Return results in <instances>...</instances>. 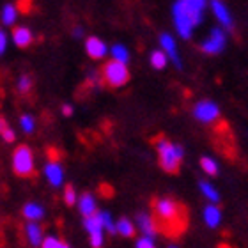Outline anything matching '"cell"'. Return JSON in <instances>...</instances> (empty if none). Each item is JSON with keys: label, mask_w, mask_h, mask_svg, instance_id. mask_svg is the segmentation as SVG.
Segmentation results:
<instances>
[{"label": "cell", "mask_w": 248, "mask_h": 248, "mask_svg": "<svg viewBox=\"0 0 248 248\" xmlns=\"http://www.w3.org/2000/svg\"><path fill=\"white\" fill-rule=\"evenodd\" d=\"M153 211H155V220L160 232H163L165 236L177 238L186 231L188 213L181 202L169 197H160L153 201Z\"/></svg>", "instance_id": "cell-1"}, {"label": "cell", "mask_w": 248, "mask_h": 248, "mask_svg": "<svg viewBox=\"0 0 248 248\" xmlns=\"http://www.w3.org/2000/svg\"><path fill=\"white\" fill-rule=\"evenodd\" d=\"M155 145H156V149H158L161 169H163L167 174H177V172H179V167H181L183 155H185V151H183L181 145L172 144L165 137H156Z\"/></svg>", "instance_id": "cell-2"}, {"label": "cell", "mask_w": 248, "mask_h": 248, "mask_svg": "<svg viewBox=\"0 0 248 248\" xmlns=\"http://www.w3.org/2000/svg\"><path fill=\"white\" fill-rule=\"evenodd\" d=\"M101 80H103V83H107L108 87H123V85H126L129 80V71L128 67H126V64L121 61H108L107 64L103 66V69H101Z\"/></svg>", "instance_id": "cell-3"}, {"label": "cell", "mask_w": 248, "mask_h": 248, "mask_svg": "<svg viewBox=\"0 0 248 248\" xmlns=\"http://www.w3.org/2000/svg\"><path fill=\"white\" fill-rule=\"evenodd\" d=\"M13 170L18 177H31L36 176V169H34V158H32V151L29 145H18L13 155Z\"/></svg>", "instance_id": "cell-4"}, {"label": "cell", "mask_w": 248, "mask_h": 248, "mask_svg": "<svg viewBox=\"0 0 248 248\" xmlns=\"http://www.w3.org/2000/svg\"><path fill=\"white\" fill-rule=\"evenodd\" d=\"M83 227L89 232V239H91V247L93 248H101L103 245V223L99 218V213H96L94 217L83 218Z\"/></svg>", "instance_id": "cell-5"}, {"label": "cell", "mask_w": 248, "mask_h": 248, "mask_svg": "<svg viewBox=\"0 0 248 248\" xmlns=\"http://www.w3.org/2000/svg\"><path fill=\"white\" fill-rule=\"evenodd\" d=\"M174 21H176V27L179 34L183 37H190L191 36V29L195 27V21L191 18V15L186 11V7L181 4V2H177L174 5Z\"/></svg>", "instance_id": "cell-6"}, {"label": "cell", "mask_w": 248, "mask_h": 248, "mask_svg": "<svg viewBox=\"0 0 248 248\" xmlns=\"http://www.w3.org/2000/svg\"><path fill=\"white\" fill-rule=\"evenodd\" d=\"M193 115L201 123H215V121L220 117V110L213 101H199L193 108Z\"/></svg>", "instance_id": "cell-7"}, {"label": "cell", "mask_w": 248, "mask_h": 248, "mask_svg": "<svg viewBox=\"0 0 248 248\" xmlns=\"http://www.w3.org/2000/svg\"><path fill=\"white\" fill-rule=\"evenodd\" d=\"M223 46H225V36H223V32L220 29H215L209 34V39L202 45V50L206 53H209V55H215V53L222 52Z\"/></svg>", "instance_id": "cell-8"}, {"label": "cell", "mask_w": 248, "mask_h": 248, "mask_svg": "<svg viewBox=\"0 0 248 248\" xmlns=\"http://www.w3.org/2000/svg\"><path fill=\"white\" fill-rule=\"evenodd\" d=\"M137 225H139V229L142 231V234L147 236V238H155L156 234L160 232L155 217H151L147 213H139V215H137Z\"/></svg>", "instance_id": "cell-9"}, {"label": "cell", "mask_w": 248, "mask_h": 248, "mask_svg": "<svg viewBox=\"0 0 248 248\" xmlns=\"http://www.w3.org/2000/svg\"><path fill=\"white\" fill-rule=\"evenodd\" d=\"M25 236L27 241L32 248H39L45 243V234H43L41 225H37L36 222H29L25 225Z\"/></svg>", "instance_id": "cell-10"}, {"label": "cell", "mask_w": 248, "mask_h": 248, "mask_svg": "<svg viewBox=\"0 0 248 248\" xmlns=\"http://www.w3.org/2000/svg\"><path fill=\"white\" fill-rule=\"evenodd\" d=\"M46 177L48 181L52 183V186H61L62 185V179H64V172H62V167L59 165V161L53 158L52 161H48L46 163Z\"/></svg>", "instance_id": "cell-11"}, {"label": "cell", "mask_w": 248, "mask_h": 248, "mask_svg": "<svg viewBox=\"0 0 248 248\" xmlns=\"http://www.w3.org/2000/svg\"><path fill=\"white\" fill-rule=\"evenodd\" d=\"M179 2L185 5L186 11L191 15L195 25H199L202 20V9H204V5H206V0H179Z\"/></svg>", "instance_id": "cell-12"}, {"label": "cell", "mask_w": 248, "mask_h": 248, "mask_svg": "<svg viewBox=\"0 0 248 248\" xmlns=\"http://www.w3.org/2000/svg\"><path fill=\"white\" fill-rule=\"evenodd\" d=\"M211 7H213V11H215V15H217L218 21H220V23H222L225 29H229V31H231V29H232V21H231L229 11H227V7L223 5L222 0H213Z\"/></svg>", "instance_id": "cell-13"}, {"label": "cell", "mask_w": 248, "mask_h": 248, "mask_svg": "<svg viewBox=\"0 0 248 248\" xmlns=\"http://www.w3.org/2000/svg\"><path fill=\"white\" fill-rule=\"evenodd\" d=\"M78 209L82 213L83 217L89 218V217H94L96 215V201H94V197L91 193H83L80 197V201H78Z\"/></svg>", "instance_id": "cell-14"}, {"label": "cell", "mask_w": 248, "mask_h": 248, "mask_svg": "<svg viewBox=\"0 0 248 248\" xmlns=\"http://www.w3.org/2000/svg\"><path fill=\"white\" fill-rule=\"evenodd\" d=\"M87 53L93 59H101V57H105V53H107V46H105V43L101 41V39H98V37H89Z\"/></svg>", "instance_id": "cell-15"}, {"label": "cell", "mask_w": 248, "mask_h": 248, "mask_svg": "<svg viewBox=\"0 0 248 248\" xmlns=\"http://www.w3.org/2000/svg\"><path fill=\"white\" fill-rule=\"evenodd\" d=\"M13 39L20 48H27L32 43V32L27 27H15L13 31Z\"/></svg>", "instance_id": "cell-16"}, {"label": "cell", "mask_w": 248, "mask_h": 248, "mask_svg": "<svg viewBox=\"0 0 248 248\" xmlns=\"http://www.w3.org/2000/svg\"><path fill=\"white\" fill-rule=\"evenodd\" d=\"M204 222L207 223V227H218L220 225V222H222V213H220V209H218L217 206H213V204H209V206L204 209Z\"/></svg>", "instance_id": "cell-17"}, {"label": "cell", "mask_w": 248, "mask_h": 248, "mask_svg": "<svg viewBox=\"0 0 248 248\" xmlns=\"http://www.w3.org/2000/svg\"><path fill=\"white\" fill-rule=\"evenodd\" d=\"M161 45H163V48H165L167 55L174 61V64H176L177 67L181 66V61H179V55H177V48H176V41L172 39L169 34H161Z\"/></svg>", "instance_id": "cell-18"}, {"label": "cell", "mask_w": 248, "mask_h": 248, "mask_svg": "<svg viewBox=\"0 0 248 248\" xmlns=\"http://www.w3.org/2000/svg\"><path fill=\"white\" fill-rule=\"evenodd\" d=\"M23 217L29 222H37V220H41L45 217V209L39 204H36V202H29V204L23 206Z\"/></svg>", "instance_id": "cell-19"}, {"label": "cell", "mask_w": 248, "mask_h": 248, "mask_svg": "<svg viewBox=\"0 0 248 248\" xmlns=\"http://www.w3.org/2000/svg\"><path fill=\"white\" fill-rule=\"evenodd\" d=\"M117 232L124 238H133L135 236V225L133 222H129L128 218H121L117 222Z\"/></svg>", "instance_id": "cell-20"}, {"label": "cell", "mask_w": 248, "mask_h": 248, "mask_svg": "<svg viewBox=\"0 0 248 248\" xmlns=\"http://www.w3.org/2000/svg\"><path fill=\"white\" fill-rule=\"evenodd\" d=\"M199 188H201V191L204 193V197H206L207 201H211V202H218L220 201V195H218V191L213 188L209 183L206 181H201L199 183Z\"/></svg>", "instance_id": "cell-21"}, {"label": "cell", "mask_w": 248, "mask_h": 248, "mask_svg": "<svg viewBox=\"0 0 248 248\" xmlns=\"http://www.w3.org/2000/svg\"><path fill=\"white\" fill-rule=\"evenodd\" d=\"M98 213H99V218H101L103 227L107 229L110 234L117 232V223H114V220H112V217H110V213H107V211H98Z\"/></svg>", "instance_id": "cell-22"}, {"label": "cell", "mask_w": 248, "mask_h": 248, "mask_svg": "<svg viewBox=\"0 0 248 248\" xmlns=\"http://www.w3.org/2000/svg\"><path fill=\"white\" fill-rule=\"evenodd\" d=\"M41 248H69V245L64 239L57 238V236H46Z\"/></svg>", "instance_id": "cell-23"}, {"label": "cell", "mask_w": 248, "mask_h": 248, "mask_svg": "<svg viewBox=\"0 0 248 248\" xmlns=\"http://www.w3.org/2000/svg\"><path fill=\"white\" fill-rule=\"evenodd\" d=\"M16 20V7L15 5L7 4L2 11V21H4V25H13Z\"/></svg>", "instance_id": "cell-24"}, {"label": "cell", "mask_w": 248, "mask_h": 248, "mask_svg": "<svg viewBox=\"0 0 248 248\" xmlns=\"http://www.w3.org/2000/svg\"><path fill=\"white\" fill-rule=\"evenodd\" d=\"M201 167L204 169L206 174H209V176H217L218 174V165L215 163V160L207 158V156H204V158L201 160Z\"/></svg>", "instance_id": "cell-25"}, {"label": "cell", "mask_w": 248, "mask_h": 248, "mask_svg": "<svg viewBox=\"0 0 248 248\" xmlns=\"http://www.w3.org/2000/svg\"><path fill=\"white\" fill-rule=\"evenodd\" d=\"M151 64H153V67H156V69H163L167 64V55L163 52H153V55H151Z\"/></svg>", "instance_id": "cell-26"}, {"label": "cell", "mask_w": 248, "mask_h": 248, "mask_svg": "<svg viewBox=\"0 0 248 248\" xmlns=\"http://www.w3.org/2000/svg\"><path fill=\"white\" fill-rule=\"evenodd\" d=\"M0 133H2L5 142H15V133H13V129L9 128V124L5 123V119L0 121Z\"/></svg>", "instance_id": "cell-27"}, {"label": "cell", "mask_w": 248, "mask_h": 248, "mask_svg": "<svg viewBox=\"0 0 248 248\" xmlns=\"http://www.w3.org/2000/svg\"><path fill=\"white\" fill-rule=\"evenodd\" d=\"M32 87V77L31 75H23V77L18 80V91L21 94H27Z\"/></svg>", "instance_id": "cell-28"}, {"label": "cell", "mask_w": 248, "mask_h": 248, "mask_svg": "<svg viewBox=\"0 0 248 248\" xmlns=\"http://www.w3.org/2000/svg\"><path fill=\"white\" fill-rule=\"evenodd\" d=\"M112 53H114L115 61H121L126 64V61H128V50H126L123 45H115V46L112 48Z\"/></svg>", "instance_id": "cell-29"}, {"label": "cell", "mask_w": 248, "mask_h": 248, "mask_svg": "<svg viewBox=\"0 0 248 248\" xmlns=\"http://www.w3.org/2000/svg\"><path fill=\"white\" fill-rule=\"evenodd\" d=\"M64 201H66L67 206L77 204V193H75V188L71 185H66V188H64Z\"/></svg>", "instance_id": "cell-30"}, {"label": "cell", "mask_w": 248, "mask_h": 248, "mask_svg": "<svg viewBox=\"0 0 248 248\" xmlns=\"http://www.w3.org/2000/svg\"><path fill=\"white\" fill-rule=\"evenodd\" d=\"M20 124H21V128H23L25 133H31L32 129H34V119H32L31 115H21Z\"/></svg>", "instance_id": "cell-31"}, {"label": "cell", "mask_w": 248, "mask_h": 248, "mask_svg": "<svg viewBox=\"0 0 248 248\" xmlns=\"http://www.w3.org/2000/svg\"><path fill=\"white\" fill-rule=\"evenodd\" d=\"M137 248H156V245H155V241H153V238L144 236V238L137 239Z\"/></svg>", "instance_id": "cell-32"}, {"label": "cell", "mask_w": 248, "mask_h": 248, "mask_svg": "<svg viewBox=\"0 0 248 248\" xmlns=\"http://www.w3.org/2000/svg\"><path fill=\"white\" fill-rule=\"evenodd\" d=\"M5 45H7V39H5V34L2 32V34H0V52L2 53L5 52Z\"/></svg>", "instance_id": "cell-33"}, {"label": "cell", "mask_w": 248, "mask_h": 248, "mask_svg": "<svg viewBox=\"0 0 248 248\" xmlns=\"http://www.w3.org/2000/svg\"><path fill=\"white\" fill-rule=\"evenodd\" d=\"M29 2H31V0H20V11H29L31 9V4H29Z\"/></svg>", "instance_id": "cell-34"}, {"label": "cell", "mask_w": 248, "mask_h": 248, "mask_svg": "<svg viewBox=\"0 0 248 248\" xmlns=\"http://www.w3.org/2000/svg\"><path fill=\"white\" fill-rule=\"evenodd\" d=\"M62 112H64V115H71L73 114V108L69 107V105H64V107H62Z\"/></svg>", "instance_id": "cell-35"}, {"label": "cell", "mask_w": 248, "mask_h": 248, "mask_svg": "<svg viewBox=\"0 0 248 248\" xmlns=\"http://www.w3.org/2000/svg\"><path fill=\"white\" fill-rule=\"evenodd\" d=\"M73 36H77V37L82 36V29H75V32H73Z\"/></svg>", "instance_id": "cell-36"}, {"label": "cell", "mask_w": 248, "mask_h": 248, "mask_svg": "<svg viewBox=\"0 0 248 248\" xmlns=\"http://www.w3.org/2000/svg\"><path fill=\"white\" fill-rule=\"evenodd\" d=\"M169 248H177V245H174V243H172V245H169Z\"/></svg>", "instance_id": "cell-37"}]
</instances>
